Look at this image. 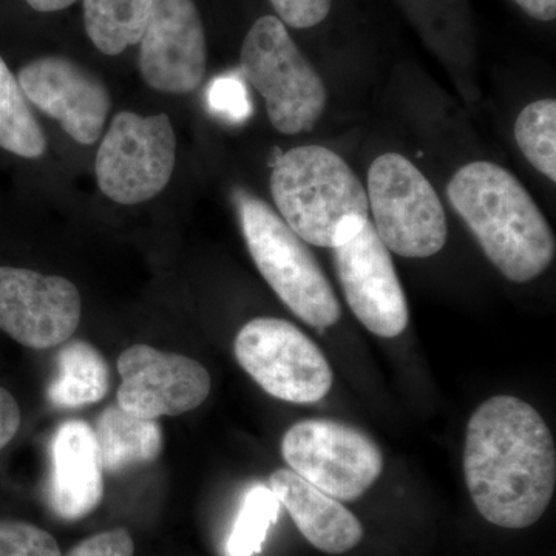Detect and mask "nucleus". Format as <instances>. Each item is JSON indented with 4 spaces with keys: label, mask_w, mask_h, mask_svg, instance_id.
<instances>
[{
    "label": "nucleus",
    "mask_w": 556,
    "mask_h": 556,
    "mask_svg": "<svg viewBox=\"0 0 556 556\" xmlns=\"http://www.w3.org/2000/svg\"><path fill=\"white\" fill-rule=\"evenodd\" d=\"M367 197L372 226L388 251L404 258H428L444 249L447 215L437 190L415 164L383 153L368 170Z\"/></svg>",
    "instance_id": "obj_6"
},
{
    "label": "nucleus",
    "mask_w": 556,
    "mask_h": 556,
    "mask_svg": "<svg viewBox=\"0 0 556 556\" xmlns=\"http://www.w3.org/2000/svg\"><path fill=\"white\" fill-rule=\"evenodd\" d=\"M110 372L100 351L84 340H72L56 356V372L47 397L58 408L97 404L108 394Z\"/></svg>",
    "instance_id": "obj_18"
},
{
    "label": "nucleus",
    "mask_w": 556,
    "mask_h": 556,
    "mask_svg": "<svg viewBox=\"0 0 556 556\" xmlns=\"http://www.w3.org/2000/svg\"><path fill=\"white\" fill-rule=\"evenodd\" d=\"M207 102L212 112L232 123H243L252 113L247 87L243 80L233 75L212 80L207 89Z\"/></svg>",
    "instance_id": "obj_24"
},
{
    "label": "nucleus",
    "mask_w": 556,
    "mask_h": 556,
    "mask_svg": "<svg viewBox=\"0 0 556 556\" xmlns=\"http://www.w3.org/2000/svg\"><path fill=\"white\" fill-rule=\"evenodd\" d=\"M21 427V409L16 399L0 388V450L16 437Z\"/></svg>",
    "instance_id": "obj_27"
},
{
    "label": "nucleus",
    "mask_w": 556,
    "mask_h": 556,
    "mask_svg": "<svg viewBox=\"0 0 556 556\" xmlns=\"http://www.w3.org/2000/svg\"><path fill=\"white\" fill-rule=\"evenodd\" d=\"M175 160L177 139L169 116L121 112L98 150V186L115 203H144L169 185Z\"/></svg>",
    "instance_id": "obj_9"
},
{
    "label": "nucleus",
    "mask_w": 556,
    "mask_h": 556,
    "mask_svg": "<svg viewBox=\"0 0 556 556\" xmlns=\"http://www.w3.org/2000/svg\"><path fill=\"white\" fill-rule=\"evenodd\" d=\"M241 229L260 274L300 320L316 329L338 324L342 309L313 251L265 201L236 193Z\"/></svg>",
    "instance_id": "obj_4"
},
{
    "label": "nucleus",
    "mask_w": 556,
    "mask_h": 556,
    "mask_svg": "<svg viewBox=\"0 0 556 556\" xmlns=\"http://www.w3.org/2000/svg\"><path fill=\"white\" fill-rule=\"evenodd\" d=\"M80 320L78 288L58 276L0 268V329L33 350L60 346Z\"/></svg>",
    "instance_id": "obj_12"
},
{
    "label": "nucleus",
    "mask_w": 556,
    "mask_h": 556,
    "mask_svg": "<svg viewBox=\"0 0 556 556\" xmlns=\"http://www.w3.org/2000/svg\"><path fill=\"white\" fill-rule=\"evenodd\" d=\"M104 497V478L93 428L84 420L61 424L51 439L49 503L64 521H79Z\"/></svg>",
    "instance_id": "obj_15"
},
{
    "label": "nucleus",
    "mask_w": 556,
    "mask_h": 556,
    "mask_svg": "<svg viewBox=\"0 0 556 556\" xmlns=\"http://www.w3.org/2000/svg\"><path fill=\"white\" fill-rule=\"evenodd\" d=\"M135 543L129 530L112 529L86 538L62 556H134Z\"/></svg>",
    "instance_id": "obj_26"
},
{
    "label": "nucleus",
    "mask_w": 556,
    "mask_h": 556,
    "mask_svg": "<svg viewBox=\"0 0 556 556\" xmlns=\"http://www.w3.org/2000/svg\"><path fill=\"white\" fill-rule=\"evenodd\" d=\"M270 193L278 215L317 248H338L369 219L367 190L345 160L324 146H302L277 156Z\"/></svg>",
    "instance_id": "obj_3"
},
{
    "label": "nucleus",
    "mask_w": 556,
    "mask_h": 556,
    "mask_svg": "<svg viewBox=\"0 0 556 556\" xmlns=\"http://www.w3.org/2000/svg\"><path fill=\"white\" fill-rule=\"evenodd\" d=\"M153 0H84V25L101 53L116 56L141 40Z\"/></svg>",
    "instance_id": "obj_19"
},
{
    "label": "nucleus",
    "mask_w": 556,
    "mask_h": 556,
    "mask_svg": "<svg viewBox=\"0 0 556 556\" xmlns=\"http://www.w3.org/2000/svg\"><path fill=\"white\" fill-rule=\"evenodd\" d=\"M281 455L299 477L339 501H356L383 470L379 445L364 431L329 419L294 424L281 439Z\"/></svg>",
    "instance_id": "obj_8"
},
{
    "label": "nucleus",
    "mask_w": 556,
    "mask_h": 556,
    "mask_svg": "<svg viewBox=\"0 0 556 556\" xmlns=\"http://www.w3.org/2000/svg\"><path fill=\"white\" fill-rule=\"evenodd\" d=\"M278 20L298 30L316 27L327 20L332 0H269Z\"/></svg>",
    "instance_id": "obj_25"
},
{
    "label": "nucleus",
    "mask_w": 556,
    "mask_h": 556,
    "mask_svg": "<svg viewBox=\"0 0 556 556\" xmlns=\"http://www.w3.org/2000/svg\"><path fill=\"white\" fill-rule=\"evenodd\" d=\"M269 489L287 508L300 533L318 551L329 555L353 551L364 538V526L342 501L321 492L291 468H278Z\"/></svg>",
    "instance_id": "obj_16"
},
{
    "label": "nucleus",
    "mask_w": 556,
    "mask_h": 556,
    "mask_svg": "<svg viewBox=\"0 0 556 556\" xmlns=\"http://www.w3.org/2000/svg\"><path fill=\"white\" fill-rule=\"evenodd\" d=\"M33 10L40 13H51V11H61L68 9L76 0H25Z\"/></svg>",
    "instance_id": "obj_29"
},
{
    "label": "nucleus",
    "mask_w": 556,
    "mask_h": 556,
    "mask_svg": "<svg viewBox=\"0 0 556 556\" xmlns=\"http://www.w3.org/2000/svg\"><path fill=\"white\" fill-rule=\"evenodd\" d=\"M447 197L486 258L508 280L526 283L554 262L551 225L519 179L500 164L473 161L460 167Z\"/></svg>",
    "instance_id": "obj_2"
},
{
    "label": "nucleus",
    "mask_w": 556,
    "mask_h": 556,
    "mask_svg": "<svg viewBox=\"0 0 556 556\" xmlns=\"http://www.w3.org/2000/svg\"><path fill=\"white\" fill-rule=\"evenodd\" d=\"M93 433L102 471L108 473L153 463L163 452L160 424L130 415L119 405L101 413Z\"/></svg>",
    "instance_id": "obj_17"
},
{
    "label": "nucleus",
    "mask_w": 556,
    "mask_h": 556,
    "mask_svg": "<svg viewBox=\"0 0 556 556\" xmlns=\"http://www.w3.org/2000/svg\"><path fill=\"white\" fill-rule=\"evenodd\" d=\"M233 351L241 368L269 396L314 404L331 391L328 358L305 332L283 318H252L237 334Z\"/></svg>",
    "instance_id": "obj_7"
},
{
    "label": "nucleus",
    "mask_w": 556,
    "mask_h": 556,
    "mask_svg": "<svg viewBox=\"0 0 556 556\" xmlns=\"http://www.w3.org/2000/svg\"><path fill=\"white\" fill-rule=\"evenodd\" d=\"M515 139L527 161L556 181V101L546 98L527 105L515 124Z\"/></svg>",
    "instance_id": "obj_22"
},
{
    "label": "nucleus",
    "mask_w": 556,
    "mask_h": 556,
    "mask_svg": "<svg viewBox=\"0 0 556 556\" xmlns=\"http://www.w3.org/2000/svg\"><path fill=\"white\" fill-rule=\"evenodd\" d=\"M533 20L541 22L555 21L556 0H514Z\"/></svg>",
    "instance_id": "obj_28"
},
{
    "label": "nucleus",
    "mask_w": 556,
    "mask_h": 556,
    "mask_svg": "<svg viewBox=\"0 0 556 556\" xmlns=\"http://www.w3.org/2000/svg\"><path fill=\"white\" fill-rule=\"evenodd\" d=\"M0 148L22 159H39L47 139L20 83L0 58Z\"/></svg>",
    "instance_id": "obj_20"
},
{
    "label": "nucleus",
    "mask_w": 556,
    "mask_h": 556,
    "mask_svg": "<svg viewBox=\"0 0 556 556\" xmlns=\"http://www.w3.org/2000/svg\"><path fill=\"white\" fill-rule=\"evenodd\" d=\"M0 556H62L60 544L47 530L25 521H0Z\"/></svg>",
    "instance_id": "obj_23"
},
{
    "label": "nucleus",
    "mask_w": 556,
    "mask_h": 556,
    "mask_svg": "<svg viewBox=\"0 0 556 556\" xmlns=\"http://www.w3.org/2000/svg\"><path fill=\"white\" fill-rule=\"evenodd\" d=\"M464 477L475 507L503 529L540 521L554 497L556 448L551 428L532 405L493 396L470 416Z\"/></svg>",
    "instance_id": "obj_1"
},
{
    "label": "nucleus",
    "mask_w": 556,
    "mask_h": 556,
    "mask_svg": "<svg viewBox=\"0 0 556 556\" xmlns=\"http://www.w3.org/2000/svg\"><path fill=\"white\" fill-rule=\"evenodd\" d=\"M203 21L193 0H153L139 40V70L153 90L185 94L199 89L206 75Z\"/></svg>",
    "instance_id": "obj_13"
},
{
    "label": "nucleus",
    "mask_w": 556,
    "mask_h": 556,
    "mask_svg": "<svg viewBox=\"0 0 556 556\" xmlns=\"http://www.w3.org/2000/svg\"><path fill=\"white\" fill-rule=\"evenodd\" d=\"M280 501L269 486L257 484L248 490L226 543L228 556H254L265 544L270 527L280 517Z\"/></svg>",
    "instance_id": "obj_21"
},
{
    "label": "nucleus",
    "mask_w": 556,
    "mask_h": 556,
    "mask_svg": "<svg viewBox=\"0 0 556 556\" xmlns=\"http://www.w3.org/2000/svg\"><path fill=\"white\" fill-rule=\"evenodd\" d=\"M240 70L265 98L270 124L280 134L313 130L327 109L324 79L276 16L252 25L241 46Z\"/></svg>",
    "instance_id": "obj_5"
},
{
    "label": "nucleus",
    "mask_w": 556,
    "mask_h": 556,
    "mask_svg": "<svg viewBox=\"0 0 556 556\" xmlns=\"http://www.w3.org/2000/svg\"><path fill=\"white\" fill-rule=\"evenodd\" d=\"M348 306L372 334L394 339L407 329L409 309L390 251L371 219L353 239L332 249Z\"/></svg>",
    "instance_id": "obj_10"
},
{
    "label": "nucleus",
    "mask_w": 556,
    "mask_h": 556,
    "mask_svg": "<svg viewBox=\"0 0 556 556\" xmlns=\"http://www.w3.org/2000/svg\"><path fill=\"white\" fill-rule=\"evenodd\" d=\"M118 371V405L142 419L192 412L211 393V376L200 362L149 345L123 351Z\"/></svg>",
    "instance_id": "obj_11"
},
{
    "label": "nucleus",
    "mask_w": 556,
    "mask_h": 556,
    "mask_svg": "<svg viewBox=\"0 0 556 556\" xmlns=\"http://www.w3.org/2000/svg\"><path fill=\"white\" fill-rule=\"evenodd\" d=\"M17 83L27 101L56 119L83 146L100 139L112 100L104 84L76 62L43 56L24 65Z\"/></svg>",
    "instance_id": "obj_14"
}]
</instances>
